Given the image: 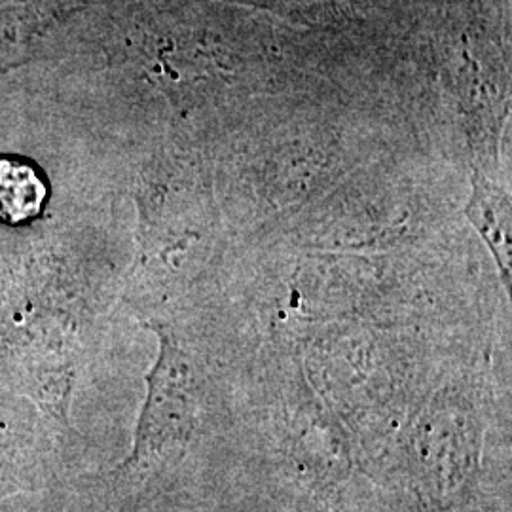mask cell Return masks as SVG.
I'll list each match as a JSON object with an SVG mask.
<instances>
[{
    "label": "cell",
    "mask_w": 512,
    "mask_h": 512,
    "mask_svg": "<svg viewBox=\"0 0 512 512\" xmlns=\"http://www.w3.org/2000/svg\"><path fill=\"white\" fill-rule=\"evenodd\" d=\"M48 190L37 171L21 160L0 158V220L21 224L42 211Z\"/></svg>",
    "instance_id": "6da1fadb"
}]
</instances>
